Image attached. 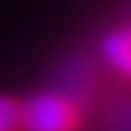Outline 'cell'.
<instances>
[{"mask_svg":"<svg viewBox=\"0 0 131 131\" xmlns=\"http://www.w3.org/2000/svg\"><path fill=\"white\" fill-rule=\"evenodd\" d=\"M83 112L78 102L64 91H38L21 99L24 131H78Z\"/></svg>","mask_w":131,"mask_h":131,"instance_id":"obj_1","label":"cell"},{"mask_svg":"<svg viewBox=\"0 0 131 131\" xmlns=\"http://www.w3.org/2000/svg\"><path fill=\"white\" fill-rule=\"evenodd\" d=\"M102 56L115 72L131 78V24H121L104 35Z\"/></svg>","mask_w":131,"mask_h":131,"instance_id":"obj_2","label":"cell"},{"mask_svg":"<svg viewBox=\"0 0 131 131\" xmlns=\"http://www.w3.org/2000/svg\"><path fill=\"white\" fill-rule=\"evenodd\" d=\"M0 131H24V126H21V99L0 94Z\"/></svg>","mask_w":131,"mask_h":131,"instance_id":"obj_3","label":"cell"}]
</instances>
